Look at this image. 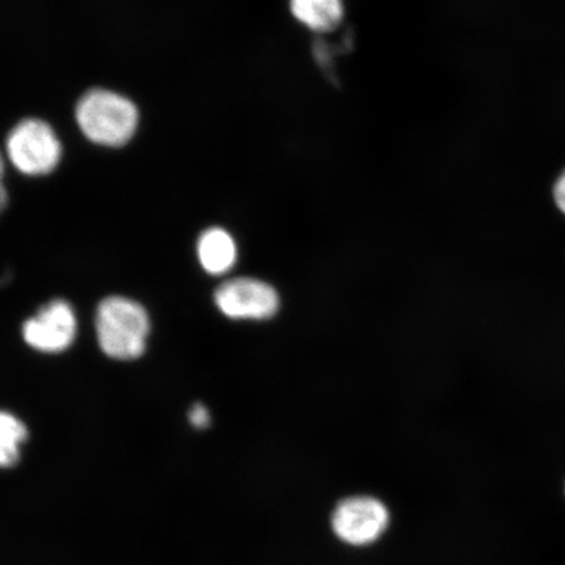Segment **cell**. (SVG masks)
Masks as SVG:
<instances>
[{"label":"cell","instance_id":"1","mask_svg":"<svg viewBox=\"0 0 565 565\" xmlns=\"http://www.w3.org/2000/svg\"><path fill=\"white\" fill-rule=\"evenodd\" d=\"M77 126L92 143L122 147L136 136L139 113L129 98L108 89H92L76 105Z\"/></svg>","mask_w":565,"mask_h":565},{"label":"cell","instance_id":"2","mask_svg":"<svg viewBox=\"0 0 565 565\" xmlns=\"http://www.w3.org/2000/svg\"><path fill=\"white\" fill-rule=\"evenodd\" d=\"M150 328L147 310L122 296H111L97 308L98 344L111 359L134 360L143 355Z\"/></svg>","mask_w":565,"mask_h":565},{"label":"cell","instance_id":"3","mask_svg":"<svg viewBox=\"0 0 565 565\" xmlns=\"http://www.w3.org/2000/svg\"><path fill=\"white\" fill-rule=\"evenodd\" d=\"M6 151L20 173L32 177L52 173L62 159V145L53 127L35 118L13 127Z\"/></svg>","mask_w":565,"mask_h":565},{"label":"cell","instance_id":"4","mask_svg":"<svg viewBox=\"0 0 565 565\" xmlns=\"http://www.w3.org/2000/svg\"><path fill=\"white\" fill-rule=\"evenodd\" d=\"M391 524V512L377 498L359 494L339 501L331 527L345 545L364 547L376 543Z\"/></svg>","mask_w":565,"mask_h":565},{"label":"cell","instance_id":"5","mask_svg":"<svg viewBox=\"0 0 565 565\" xmlns=\"http://www.w3.org/2000/svg\"><path fill=\"white\" fill-rule=\"evenodd\" d=\"M215 306L235 321H267L280 309L277 288L257 278H235L224 281L214 295Z\"/></svg>","mask_w":565,"mask_h":565},{"label":"cell","instance_id":"6","mask_svg":"<svg viewBox=\"0 0 565 565\" xmlns=\"http://www.w3.org/2000/svg\"><path fill=\"white\" fill-rule=\"evenodd\" d=\"M76 316L65 300H53L24 323L23 337L30 348L44 353H61L76 337Z\"/></svg>","mask_w":565,"mask_h":565},{"label":"cell","instance_id":"7","mask_svg":"<svg viewBox=\"0 0 565 565\" xmlns=\"http://www.w3.org/2000/svg\"><path fill=\"white\" fill-rule=\"evenodd\" d=\"M196 254L203 270L215 277L230 273L238 257L235 238L228 231L218 227L202 233L198 239Z\"/></svg>","mask_w":565,"mask_h":565},{"label":"cell","instance_id":"8","mask_svg":"<svg viewBox=\"0 0 565 565\" xmlns=\"http://www.w3.org/2000/svg\"><path fill=\"white\" fill-rule=\"evenodd\" d=\"M294 17L313 31H329L342 20V0H291Z\"/></svg>","mask_w":565,"mask_h":565},{"label":"cell","instance_id":"9","mask_svg":"<svg viewBox=\"0 0 565 565\" xmlns=\"http://www.w3.org/2000/svg\"><path fill=\"white\" fill-rule=\"evenodd\" d=\"M28 437L24 423L7 412H0V469L19 462L21 447Z\"/></svg>","mask_w":565,"mask_h":565},{"label":"cell","instance_id":"10","mask_svg":"<svg viewBox=\"0 0 565 565\" xmlns=\"http://www.w3.org/2000/svg\"><path fill=\"white\" fill-rule=\"evenodd\" d=\"M189 422L196 429H206L211 424V414L209 408L202 404H195L190 408Z\"/></svg>","mask_w":565,"mask_h":565},{"label":"cell","instance_id":"11","mask_svg":"<svg viewBox=\"0 0 565 565\" xmlns=\"http://www.w3.org/2000/svg\"><path fill=\"white\" fill-rule=\"evenodd\" d=\"M553 193L557 209H559L565 215V169L561 175L557 177Z\"/></svg>","mask_w":565,"mask_h":565},{"label":"cell","instance_id":"12","mask_svg":"<svg viewBox=\"0 0 565 565\" xmlns=\"http://www.w3.org/2000/svg\"><path fill=\"white\" fill-rule=\"evenodd\" d=\"M4 160L2 153H0V215L3 214V211L9 204V193H7V189L4 185Z\"/></svg>","mask_w":565,"mask_h":565}]
</instances>
